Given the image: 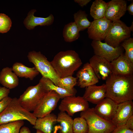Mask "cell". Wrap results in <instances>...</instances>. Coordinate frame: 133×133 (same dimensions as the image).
<instances>
[{
  "label": "cell",
  "mask_w": 133,
  "mask_h": 133,
  "mask_svg": "<svg viewBox=\"0 0 133 133\" xmlns=\"http://www.w3.org/2000/svg\"><path fill=\"white\" fill-rule=\"evenodd\" d=\"M106 97L117 104L133 100V75L112 73L106 80Z\"/></svg>",
  "instance_id": "cell-1"
},
{
  "label": "cell",
  "mask_w": 133,
  "mask_h": 133,
  "mask_svg": "<svg viewBox=\"0 0 133 133\" xmlns=\"http://www.w3.org/2000/svg\"><path fill=\"white\" fill-rule=\"evenodd\" d=\"M90 0H75L74 1L81 7H83L86 6L90 1Z\"/></svg>",
  "instance_id": "cell-37"
},
{
  "label": "cell",
  "mask_w": 133,
  "mask_h": 133,
  "mask_svg": "<svg viewBox=\"0 0 133 133\" xmlns=\"http://www.w3.org/2000/svg\"><path fill=\"white\" fill-rule=\"evenodd\" d=\"M83 97L88 102L97 104L106 97L105 84L100 86L95 84L86 87Z\"/></svg>",
  "instance_id": "cell-19"
},
{
  "label": "cell",
  "mask_w": 133,
  "mask_h": 133,
  "mask_svg": "<svg viewBox=\"0 0 133 133\" xmlns=\"http://www.w3.org/2000/svg\"><path fill=\"white\" fill-rule=\"evenodd\" d=\"M131 32L130 27L120 20L112 21L104 41L111 46L117 47L120 43L130 38Z\"/></svg>",
  "instance_id": "cell-7"
},
{
  "label": "cell",
  "mask_w": 133,
  "mask_h": 133,
  "mask_svg": "<svg viewBox=\"0 0 133 133\" xmlns=\"http://www.w3.org/2000/svg\"><path fill=\"white\" fill-rule=\"evenodd\" d=\"M108 3L104 17L112 22L120 20L126 11V1L124 0H112Z\"/></svg>",
  "instance_id": "cell-14"
},
{
  "label": "cell",
  "mask_w": 133,
  "mask_h": 133,
  "mask_svg": "<svg viewBox=\"0 0 133 133\" xmlns=\"http://www.w3.org/2000/svg\"><path fill=\"white\" fill-rule=\"evenodd\" d=\"M73 16L74 22L80 31L88 28L91 25V22L88 20L87 15L85 11L80 10L75 13Z\"/></svg>",
  "instance_id": "cell-27"
},
{
  "label": "cell",
  "mask_w": 133,
  "mask_h": 133,
  "mask_svg": "<svg viewBox=\"0 0 133 133\" xmlns=\"http://www.w3.org/2000/svg\"></svg>",
  "instance_id": "cell-42"
},
{
  "label": "cell",
  "mask_w": 133,
  "mask_h": 133,
  "mask_svg": "<svg viewBox=\"0 0 133 133\" xmlns=\"http://www.w3.org/2000/svg\"><path fill=\"white\" fill-rule=\"evenodd\" d=\"M12 68L18 77L28 78L31 80H33L39 73L34 67H28L20 62L15 63Z\"/></svg>",
  "instance_id": "cell-23"
},
{
  "label": "cell",
  "mask_w": 133,
  "mask_h": 133,
  "mask_svg": "<svg viewBox=\"0 0 133 133\" xmlns=\"http://www.w3.org/2000/svg\"><path fill=\"white\" fill-rule=\"evenodd\" d=\"M130 29L131 30V31L133 32V22H132V25L130 27Z\"/></svg>",
  "instance_id": "cell-40"
},
{
  "label": "cell",
  "mask_w": 133,
  "mask_h": 133,
  "mask_svg": "<svg viewBox=\"0 0 133 133\" xmlns=\"http://www.w3.org/2000/svg\"><path fill=\"white\" fill-rule=\"evenodd\" d=\"M73 130V133H87L88 126L86 120L81 117L74 118Z\"/></svg>",
  "instance_id": "cell-29"
},
{
  "label": "cell",
  "mask_w": 133,
  "mask_h": 133,
  "mask_svg": "<svg viewBox=\"0 0 133 133\" xmlns=\"http://www.w3.org/2000/svg\"><path fill=\"white\" fill-rule=\"evenodd\" d=\"M77 79L72 76L60 78L58 82V86L69 90H74V86L77 84Z\"/></svg>",
  "instance_id": "cell-30"
},
{
  "label": "cell",
  "mask_w": 133,
  "mask_h": 133,
  "mask_svg": "<svg viewBox=\"0 0 133 133\" xmlns=\"http://www.w3.org/2000/svg\"><path fill=\"white\" fill-rule=\"evenodd\" d=\"M0 83L9 89L14 88L19 84L18 76L13 71L12 68H3L0 72Z\"/></svg>",
  "instance_id": "cell-20"
},
{
  "label": "cell",
  "mask_w": 133,
  "mask_h": 133,
  "mask_svg": "<svg viewBox=\"0 0 133 133\" xmlns=\"http://www.w3.org/2000/svg\"><path fill=\"white\" fill-rule=\"evenodd\" d=\"M133 115L132 100L124 102L118 104L116 113L111 121L116 126L125 124L127 120Z\"/></svg>",
  "instance_id": "cell-15"
},
{
  "label": "cell",
  "mask_w": 133,
  "mask_h": 133,
  "mask_svg": "<svg viewBox=\"0 0 133 133\" xmlns=\"http://www.w3.org/2000/svg\"><path fill=\"white\" fill-rule=\"evenodd\" d=\"M77 84L81 88L95 85L99 82L92 67L89 63L84 64L77 74Z\"/></svg>",
  "instance_id": "cell-13"
},
{
  "label": "cell",
  "mask_w": 133,
  "mask_h": 133,
  "mask_svg": "<svg viewBox=\"0 0 133 133\" xmlns=\"http://www.w3.org/2000/svg\"><path fill=\"white\" fill-rule=\"evenodd\" d=\"M57 116L50 113L43 117L37 118L33 128L45 133H51L54 124L57 122Z\"/></svg>",
  "instance_id": "cell-22"
},
{
  "label": "cell",
  "mask_w": 133,
  "mask_h": 133,
  "mask_svg": "<svg viewBox=\"0 0 133 133\" xmlns=\"http://www.w3.org/2000/svg\"><path fill=\"white\" fill-rule=\"evenodd\" d=\"M108 3L102 0H96L93 1L90 7V14L94 20L104 17Z\"/></svg>",
  "instance_id": "cell-25"
},
{
  "label": "cell",
  "mask_w": 133,
  "mask_h": 133,
  "mask_svg": "<svg viewBox=\"0 0 133 133\" xmlns=\"http://www.w3.org/2000/svg\"><path fill=\"white\" fill-rule=\"evenodd\" d=\"M125 51V55L133 63V38H129L122 42L121 45Z\"/></svg>",
  "instance_id": "cell-31"
},
{
  "label": "cell",
  "mask_w": 133,
  "mask_h": 133,
  "mask_svg": "<svg viewBox=\"0 0 133 133\" xmlns=\"http://www.w3.org/2000/svg\"><path fill=\"white\" fill-rule=\"evenodd\" d=\"M80 116L86 121L88 126L87 133H111L116 127L111 120L96 114L94 108H89L85 111L81 112Z\"/></svg>",
  "instance_id": "cell-4"
},
{
  "label": "cell",
  "mask_w": 133,
  "mask_h": 133,
  "mask_svg": "<svg viewBox=\"0 0 133 133\" xmlns=\"http://www.w3.org/2000/svg\"><path fill=\"white\" fill-rule=\"evenodd\" d=\"M60 99L59 96L54 91H48L33 113L37 118L43 117L51 113L56 108Z\"/></svg>",
  "instance_id": "cell-9"
},
{
  "label": "cell",
  "mask_w": 133,
  "mask_h": 133,
  "mask_svg": "<svg viewBox=\"0 0 133 133\" xmlns=\"http://www.w3.org/2000/svg\"><path fill=\"white\" fill-rule=\"evenodd\" d=\"M50 62L60 78L72 76L82 64L78 54L72 50L59 52Z\"/></svg>",
  "instance_id": "cell-2"
},
{
  "label": "cell",
  "mask_w": 133,
  "mask_h": 133,
  "mask_svg": "<svg viewBox=\"0 0 133 133\" xmlns=\"http://www.w3.org/2000/svg\"><path fill=\"white\" fill-rule=\"evenodd\" d=\"M12 98L8 96L4 98L0 101V114L6 108L11 101Z\"/></svg>",
  "instance_id": "cell-34"
},
{
  "label": "cell",
  "mask_w": 133,
  "mask_h": 133,
  "mask_svg": "<svg viewBox=\"0 0 133 133\" xmlns=\"http://www.w3.org/2000/svg\"><path fill=\"white\" fill-rule=\"evenodd\" d=\"M89 108L88 102L83 97L75 96L63 99L58 107L60 111L66 112L71 116L77 112L85 111Z\"/></svg>",
  "instance_id": "cell-8"
},
{
  "label": "cell",
  "mask_w": 133,
  "mask_h": 133,
  "mask_svg": "<svg viewBox=\"0 0 133 133\" xmlns=\"http://www.w3.org/2000/svg\"><path fill=\"white\" fill-rule=\"evenodd\" d=\"M79 30L74 22L66 24L64 28L63 34L65 41L71 42L77 39L80 37Z\"/></svg>",
  "instance_id": "cell-26"
},
{
  "label": "cell",
  "mask_w": 133,
  "mask_h": 133,
  "mask_svg": "<svg viewBox=\"0 0 133 133\" xmlns=\"http://www.w3.org/2000/svg\"><path fill=\"white\" fill-rule=\"evenodd\" d=\"M36 11L35 9L31 10L24 19L23 23L27 29L31 30L34 29L35 27L38 26H48L53 24L54 17L52 14H51L46 17H36L34 16V14Z\"/></svg>",
  "instance_id": "cell-18"
},
{
  "label": "cell",
  "mask_w": 133,
  "mask_h": 133,
  "mask_svg": "<svg viewBox=\"0 0 133 133\" xmlns=\"http://www.w3.org/2000/svg\"><path fill=\"white\" fill-rule=\"evenodd\" d=\"M73 122L71 116L66 112L60 111L57 119V122L59 124L54 127L53 133H56L58 130L59 133H73Z\"/></svg>",
  "instance_id": "cell-21"
},
{
  "label": "cell",
  "mask_w": 133,
  "mask_h": 133,
  "mask_svg": "<svg viewBox=\"0 0 133 133\" xmlns=\"http://www.w3.org/2000/svg\"><path fill=\"white\" fill-rule=\"evenodd\" d=\"M27 57L29 61L33 63L34 67L42 77L51 80L58 86L60 78L56 73L50 62L40 52L34 50L28 52Z\"/></svg>",
  "instance_id": "cell-6"
},
{
  "label": "cell",
  "mask_w": 133,
  "mask_h": 133,
  "mask_svg": "<svg viewBox=\"0 0 133 133\" xmlns=\"http://www.w3.org/2000/svg\"><path fill=\"white\" fill-rule=\"evenodd\" d=\"M128 10L129 14L133 15V1H132L131 4L127 8V10Z\"/></svg>",
  "instance_id": "cell-39"
},
{
  "label": "cell",
  "mask_w": 133,
  "mask_h": 133,
  "mask_svg": "<svg viewBox=\"0 0 133 133\" xmlns=\"http://www.w3.org/2000/svg\"><path fill=\"white\" fill-rule=\"evenodd\" d=\"M111 133H133V130L130 129L124 124L116 126Z\"/></svg>",
  "instance_id": "cell-33"
},
{
  "label": "cell",
  "mask_w": 133,
  "mask_h": 133,
  "mask_svg": "<svg viewBox=\"0 0 133 133\" xmlns=\"http://www.w3.org/2000/svg\"><path fill=\"white\" fill-rule=\"evenodd\" d=\"M19 133H31V132L28 127L23 126L21 128Z\"/></svg>",
  "instance_id": "cell-38"
},
{
  "label": "cell",
  "mask_w": 133,
  "mask_h": 133,
  "mask_svg": "<svg viewBox=\"0 0 133 133\" xmlns=\"http://www.w3.org/2000/svg\"><path fill=\"white\" fill-rule=\"evenodd\" d=\"M37 119L33 113L24 109L18 99L12 98L5 109L0 114V125L18 120H26L34 126Z\"/></svg>",
  "instance_id": "cell-3"
},
{
  "label": "cell",
  "mask_w": 133,
  "mask_h": 133,
  "mask_svg": "<svg viewBox=\"0 0 133 133\" xmlns=\"http://www.w3.org/2000/svg\"><path fill=\"white\" fill-rule=\"evenodd\" d=\"M36 133H45L39 130H36Z\"/></svg>",
  "instance_id": "cell-41"
},
{
  "label": "cell",
  "mask_w": 133,
  "mask_h": 133,
  "mask_svg": "<svg viewBox=\"0 0 133 133\" xmlns=\"http://www.w3.org/2000/svg\"><path fill=\"white\" fill-rule=\"evenodd\" d=\"M12 24L11 20L5 14L0 13V33H4L9 31Z\"/></svg>",
  "instance_id": "cell-32"
},
{
  "label": "cell",
  "mask_w": 133,
  "mask_h": 133,
  "mask_svg": "<svg viewBox=\"0 0 133 133\" xmlns=\"http://www.w3.org/2000/svg\"><path fill=\"white\" fill-rule=\"evenodd\" d=\"M125 125L129 129L133 130V115L127 120Z\"/></svg>",
  "instance_id": "cell-36"
},
{
  "label": "cell",
  "mask_w": 133,
  "mask_h": 133,
  "mask_svg": "<svg viewBox=\"0 0 133 133\" xmlns=\"http://www.w3.org/2000/svg\"><path fill=\"white\" fill-rule=\"evenodd\" d=\"M10 89L4 87L0 86V101L4 98L8 96Z\"/></svg>",
  "instance_id": "cell-35"
},
{
  "label": "cell",
  "mask_w": 133,
  "mask_h": 133,
  "mask_svg": "<svg viewBox=\"0 0 133 133\" xmlns=\"http://www.w3.org/2000/svg\"><path fill=\"white\" fill-rule=\"evenodd\" d=\"M118 104L112 100L106 97L97 104L94 110L100 116L111 121L116 113Z\"/></svg>",
  "instance_id": "cell-16"
},
{
  "label": "cell",
  "mask_w": 133,
  "mask_h": 133,
  "mask_svg": "<svg viewBox=\"0 0 133 133\" xmlns=\"http://www.w3.org/2000/svg\"><path fill=\"white\" fill-rule=\"evenodd\" d=\"M23 120H18L0 125V133H19L24 125Z\"/></svg>",
  "instance_id": "cell-28"
},
{
  "label": "cell",
  "mask_w": 133,
  "mask_h": 133,
  "mask_svg": "<svg viewBox=\"0 0 133 133\" xmlns=\"http://www.w3.org/2000/svg\"><path fill=\"white\" fill-rule=\"evenodd\" d=\"M111 62L113 73L120 75H133V63L123 54Z\"/></svg>",
  "instance_id": "cell-17"
},
{
  "label": "cell",
  "mask_w": 133,
  "mask_h": 133,
  "mask_svg": "<svg viewBox=\"0 0 133 133\" xmlns=\"http://www.w3.org/2000/svg\"><path fill=\"white\" fill-rule=\"evenodd\" d=\"M39 81L42 83L48 91H54L61 99L68 96H75L77 93L75 89L73 90H69L56 86L51 80L47 78L42 77Z\"/></svg>",
  "instance_id": "cell-24"
},
{
  "label": "cell",
  "mask_w": 133,
  "mask_h": 133,
  "mask_svg": "<svg viewBox=\"0 0 133 133\" xmlns=\"http://www.w3.org/2000/svg\"><path fill=\"white\" fill-rule=\"evenodd\" d=\"M89 62L99 79L106 80L113 73L111 62L104 58L95 55Z\"/></svg>",
  "instance_id": "cell-12"
},
{
  "label": "cell",
  "mask_w": 133,
  "mask_h": 133,
  "mask_svg": "<svg viewBox=\"0 0 133 133\" xmlns=\"http://www.w3.org/2000/svg\"><path fill=\"white\" fill-rule=\"evenodd\" d=\"M95 55L111 62L123 54L124 49L120 45L116 48L98 40H93L91 44Z\"/></svg>",
  "instance_id": "cell-10"
},
{
  "label": "cell",
  "mask_w": 133,
  "mask_h": 133,
  "mask_svg": "<svg viewBox=\"0 0 133 133\" xmlns=\"http://www.w3.org/2000/svg\"><path fill=\"white\" fill-rule=\"evenodd\" d=\"M112 22L104 17L94 20L88 28V37L93 40L101 41L104 40L108 33Z\"/></svg>",
  "instance_id": "cell-11"
},
{
  "label": "cell",
  "mask_w": 133,
  "mask_h": 133,
  "mask_svg": "<svg viewBox=\"0 0 133 133\" xmlns=\"http://www.w3.org/2000/svg\"><path fill=\"white\" fill-rule=\"evenodd\" d=\"M48 92L39 81L37 85L28 87L18 99V101L24 109L30 112H33Z\"/></svg>",
  "instance_id": "cell-5"
}]
</instances>
